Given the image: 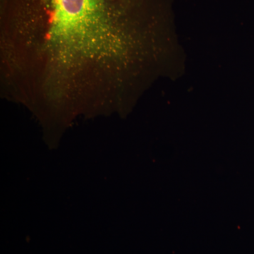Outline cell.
<instances>
[{
    "mask_svg": "<svg viewBox=\"0 0 254 254\" xmlns=\"http://www.w3.org/2000/svg\"><path fill=\"white\" fill-rule=\"evenodd\" d=\"M49 39L60 62L111 56V38L97 25L96 0H52Z\"/></svg>",
    "mask_w": 254,
    "mask_h": 254,
    "instance_id": "1",
    "label": "cell"
}]
</instances>
